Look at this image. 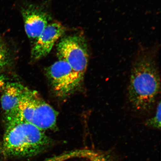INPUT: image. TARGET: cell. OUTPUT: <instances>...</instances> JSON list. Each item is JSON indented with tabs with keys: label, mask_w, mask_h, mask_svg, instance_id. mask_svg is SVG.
Returning <instances> with one entry per match:
<instances>
[{
	"label": "cell",
	"mask_w": 161,
	"mask_h": 161,
	"mask_svg": "<svg viewBox=\"0 0 161 161\" xmlns=\"http://www.w3.org/2000/svg\"><path fill=\"white\" fill-rule=\"evenodd\" d=\"M154 55L152 50H141L132 66L128 97L132 108L138 111L152 109L160 92V75Z\"/></svg>",
	"instance_id": "cell-1"
},
{
	"label": "cell",
	"mask_w": 161,
	"mask_h": 161,
	"mask_svg": "<svg viewBox=\"0 0 161 161\" xmlns=\"http://www.w3.org/2000/svg\"><path fill=\"white\" fill-rule=\"evenodd\" d=\"M53 143L45 131L16 117L7 122L0 158H31L45 152Z\"/></svg>",
	"instance_id": "cell-2"
},
{
	"label": "cell",
	"mask_w": 161,
	"mask_h": 161,
	"mask_svg": "<svg viewBox=\"0 0 161 161\" xmlns=\"http://www.w3.org/2000/svg\"><path fill=\"white\" fill-rule=\"evenodd\" d=\"M57 112L35 91L26 87L16 117L45 131L57 128Z\"/></svg>",
	"instance_id": "cell-3"
},
{
	"label": "cell",
	"mask_w": 161,
	"mask_h": 161,
	"mask_svg": "<svg viewBox=\"0 0 161 161\" xmlns=\"http://www.w3.org/2000/svg\"><path fill=\"white\" fill-rule=\"evenodd\" d=\"M57 49L59 59L67 62L83 78L89 57L87 43L83 36L79 35L66 36L60 40Z\"/></svg>",
	"instance_id": "cell-4"
},
{
	"label": "cell",
	"mask_w": 161,
	"mask_h": 161,
	"mask_svg": "<svg viewBox=\"0 0 161 161\" xmlns=\"http://www.w3.org/2000/svg\"><path fill=\"white\" fill-rule=\"evenodd\" d=\"M47 73L54 92L60 97L71 94L83 79L67 62L61 59L50 66Z\"/></svg>",
	"instance_id": "cell-5"
},
{
	"label": "cell",
	"mask_w": 161,
	"mask_h": 161,
	"mask_svg": "<svg viewBox=\"0 0 161 161\" xmlns=\"http://www.w3.org/2000/svg\"><path fill=\"white\" fill-rule=\"evenodd\" d=\"M66 30V28L58 22L48 24L33 44L31 51L32 59L39 60L47 56Z\"/></svg>",
	"instance_id": "cell-6"
},
{
	"label": "cell",
	"mask_w": 161,
	"mask_h": 161,
	"mask_svg": "<svg viewBox=\"0 0 161 161\" xmlns=\"http://www.w3.org/2000/svg\"><path fill=\"white\" fill-rule=\"evenodd\" d=\"M21 13L26 33L34 43L48 25V15L42 9L33 5L24 8Z\"/></svg>",
	"instance_id": "cell-7"
},
{
	"label": "cell",
	"mask_w": 161,
	"mask_h": 161,
	"mask_svg": "<svg viewBox=\"0 0 161 161\" xmlns=\"http://www.w3.org/2000/svg\"><path fill=\"white\" fill-rule=\"evenodd\" d=\"M25 88L17 82L6 84L1 96V103L7 122L17 115L19 102Z\"/></svg>",
	"instance_id": "cell-8"
},
{
	"label": "cell",
	"mask_w": 161,
	"mask_h": 161,
	"mask_svg": "<svg viewBox=\"0 0 161 161\" xmlns=\"http://www.w3.org/2000/svg\"><path fill=\"white\" fill-rule=\"evenodd\" d=\"M161 102L160 101L157 107L156 111L155 114L153 117L146 120V125L150 127L158 130H160L161 128Z\"/></svg>",
	"instance_id": "cell-9"
},
{
	"label": "cell",
	"mask_w": 161,
	"mask_h": 161,
	"mask_svg": "<svg viewBox=\"0 0 161 161\" xmlns=\"http://www.w3.org/2000/svg\"><path fill=\"white\" fill-rule=\"evenodd\" d=\"M9 60L8 50L4 43L0 39V68L7 65Z\"/></svg>",
	"instance_id": "cell-10"
},
{
	"label": "cell",
	"mask_w": 161,
	"mask_h": 161,
	"mask_svg": "<svg viewBox=\"0 0 161 161\" xmlns=\"http://www.w3.org/2000/svg\"><path fill=\"white\" fill-rule=\"evenodd\" d=\"M90 158L92 161H111L109 157L106 155L96 153Z\"/></svg>",
	"instance_id": "cell-11"
},
{
	"label": "cell",
	"mask_w": 161,
	"mask_h": 161,
	"mask_svg": "<svg viewBox=\"0 0 161 161\" xmlns=\"http://www.w3.org/2000/svg\"><path fill=\"white\" fill-rule=\"evenodd\" d=\"M4 77L3 75L0 74V90H3L6 84Z\"/></svg>",
	"instance_id": "cell-12"
}]
</instances>
